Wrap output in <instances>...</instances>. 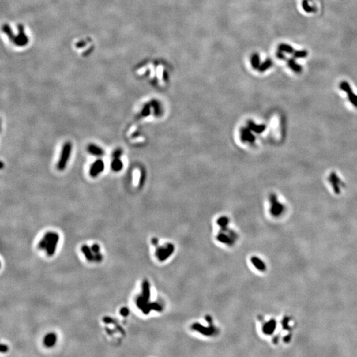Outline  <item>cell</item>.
<instances>
[{
  "mask_svg": "<svg viewBox=\"0 0 357 357\" xmlns=\"http://www.w3.org/2000/svg\"><path fill=\"white\" fill-rule=\"evenodd\" d=\"M141 296L146 302L150 303L149 302V299L151 296L150 285H149V282L146 280H144L142 284V294H141Z\"/></svg>",
  "mask_w": 357,
  "mask_h": 357,
  "instance_id": "obj_9",
  "label": "cell"
},
{
  "mask_svg": "<svg viewBox=\"0 0 357 357\" xmlns=\"http://www.w3.org/2000/svg\"><path fill=\"white\" fill-rule=\"evenodd\" d=\"M340 87L343 91H344L347 93L348 101L351 103V104L357 107V95L352 92L350 85H348L346 81H343Z\"/></svg>",
  "mask_w": 357,
  "mask_h": 357,
  "instance_id": "obj_8",
  "label": "cell"
},
{
  "mask_svg": "<svg viewBox=\"0 0 357 357\" xmlns=\"http://www.w3.org/2000/svg\"><path fill=\"white\" fill-rule=\"evenodd\" d=\"M81 251L84 253V255H85L87 260L89 261H94V254L92 250H91V247H89L88 246L84 245V246L81 247Z\"/></svg>",
  "mask_w": 357,
  "mask_h": 357,
  "instance_id": "obj_13",
  "label": "cell"
},
{
  "mask_svg": "<svg viewBox=\"0 0 357 357\" xmlns=\"http://www.w3.org/2000/svg\"><path fill=\"white\" fill-rule=\"evenodd\" d=\"M216 224L220 228V230L216 236L218 242L227 246L234 245L237 239V235L234 231L228 228V225L230 224L229 218L226 216L219 218L217 220Z\"/></svg>",
  "mask_w": 357,
  "mask_h": 357,
  "instance_id": "obj_1",
  "label": "cell"
},
{
  "mask_svg": "<svg viewBox=\"0 0 357 357\" xmlns=\"http://www.w3.org/2000/svg\"><path fill=\"white\" fill-rule=\"evenodd\" d=\"M48 237H49V231L47 232L44 235L43 238L40 241V242L39 243V248L40 250H46L47 247V244H48Z\"/></svg>",
  "mask_w": 357,
  "mask_h": 357,
  "instance_id": "obj_15",
  "label": "cell"
},
{
  "mask_svg": "<svg viewBox=\"0 0 357 357\" xmlns=\"http://www.w3.org/2000/svg\"><path fill=\"white\" fill-rule=\"evenodd\" d=\"M330 177H331V178H330L331 183L332 184V185H333V187L336 189V190H339V192L340 191V189H339V188H338V185L341 186V182H339V183H338L337 182L340 181L341 180L339 179V178H338L335 175H333V174Z\"/></svg>",
  "mask_w": 357,
  "mask_h": 357,
  "instance_id": "obj_17",
  "label": "cell"
},
{
  "mask_svg": "<svg viewBox=\"0 0 357 357\" xmlns=\"http://www.w3.org/2000/svg\"><path fill=\"white\" fill-rule=\"evenodd\" d=\"M269 204H271V213L273 216H279L281 214L283 210V205L278 200V198L276 195H271L269 197Z\"/></svg>",
  "mask_w": 357,
  "mask_h": 357,
  "instance_id": "obj_6",
  "label": "cell"
},
{
  "mask_svg": "<svg viewBox=\"0 0 357 357\" xmlns=\"http://www.w3.org/2000/svg\"><path fill=\"white\" fill-rule=\"evenodd\" d=\"M251 263L253 265V266L255 267V268L257 270H259V271H263L264 270H265V268H266L265 267V265L263 263V261L260 259L257 258L255 256L253 257L251 259Z\"/></svg>",
  "mask_w": 357,
  "mask_h": 357,
  "instance_id": "obj_12",
  "label": "cell"
},
{
  "mask_svg": "<svg viewBox=\"0 0 357 357\" xmlns=\"http://www.w3.org/2000/svg\"><path fill=\"white\" fill-rule=\"evenodd\" d=\"M129 313H130L129 310H128V308H126V307H124V308H122L120 310V314L123 317H127L128 315H129Z\"/></svg>",
  "mask_w": 357,
  "mask_h": 357,
  "instance_id": "obj_18",
  "label": "cell"
},
{
  "mask_svg": "<svg viewBox=\"0 0 357 357\" xmlns=\"http://www.w3.org/2000/svg\"><path fill=\"white\" fill-rule=\"evenodd\" d=\"M72 152V144L70 142H66L62 148L60 156L57 163V169L59 171H64L68 165Z\"/></svg>",
  "mask_w": 357,
  "mask_h": 357,
  "instance_id": "obj_2",
  "label": "cell"
},
{
  "mask_svg": "<svg viewBox=\"0 0 357 357\" xmlns=\"http://www.w3.org/2000/svg\"><path fill=\"white\" fill-rule=\"evenodd\" d=\"M152 109V103L151 104L144 105L142 107V111H141V115H142L143 117H148V116H149L151 114Z\"/></svg>",
  "mask_w": 357,
  "mask_h": 357,
  "instance_id": "obj_16",
  "label": "cell"
},
{
  "mask_svg": "<svg viewBox=\"0 0 357 357\" xmlns=\"http://www.w3.org/2000/svg\"><path fill=\"white\" fill-rule=\"evenodd\" d=\"M156 247V256L160 261L167 260L173 254L174 250H175L174 246L171 243H166L161 246H159L157 244Z\"/></svg>",
  "mask_w": 357,
  "mask_h": 357,
  "instance_id": "obj_3",
  "label": "cell"
},
{
  "mask_svg": "<svg viewBox=\"0 0 357 357\" xmlns=\"http://www.w3.org/2000/svg\"><path fill=\"white\" fill-rule=\"evenodd\" d=\"M103 322L107 323V324H110V323H115V322L114 319L111 318L110 317H108V316L105 317L104 318H103Z\"/></svg>",
  "mask_w": 357,
  "mask_h": 357,
  "instance_id": "obj_22",
  "label": "cell"
},
{
  "mask_svg": "<svg viewBox=\"0 0 357 357\" xmlns=\"http://www.w3.org/2000/svg\"><path fill=\"white\" fill-rule=\"evenodd\" d=\"M192 328L195 331L198 332L202 335H206L207 337L216 334L218 331L217 327L214 326L213 323H212L209 327H205L198 323H194L192 325Z\"/></svg>",
  "mask_w": 357,
  "mask_h": 357,
  "instance_id": "obj_4",
  "label": "cell"
},
{
  "mask_svg": "<svg viewBox=\"0 0 357 357\" xmlns=\"http://www.w3.org/2000/svg\"><path fill=\"white\" fill-rule=\"evenodd\" d=\"M105 163L102 160L98 159L91 165L89 169V175L91 177H96L104 171Z\"/></svg>",
  "mask_w": 357,
  "mask_h": 357,
  "instance_id": "obj_7",
  "label": "cell"
},
{
  "mask_svg": "<svg viewBox=\"0 0 357 357\" xmlns=\"http://www.w3.org/2000/svg\"><path fill=\"white\" fill-rule=\"evenodd\" d=\"M111 167L113 171L119 172L123 169L124 165L120 158H114L111 164Z\"/></svg>",
  "mask_w": 357,
  "mask_h": 357,
  "instance_id": "obj_14",
  "label": "cell"
},
{
  "mask_svg": "<svg viewBox=\"0 0 357 357\" xmlns=\"http://www.w3.org/2000/svg\"><path fill=\"white\" fill-rule=\"evenodd\" d=\"M87 150L90 154L97 157L103 156L105 154L104 149L94 144H89L88 146L87 147Z\"/></svg>",
  "mask_w": 357,
  "mask_h": 357,
  "instance_id": "obj_10",
  "label": "cell"
},
{
  "mask_svg": "<svg viewBox=\"0 0 357 357\" xmlns=\"http://www.w3.org/2000/svg\"><path fill=\"white\" fill-rule=\"evenodd\" d=\"M103 260V255L101 253L99 252L98 253H96V254H94V261L95 262H101Z\"/></svg>",
  "mask_w": 357,
  "mask_h": 357,
  "instance_id": "obj_21",
  "label": "cell"
},
{
  "mask_svg": "<svg viewBox=\"0 0 357 357\" xmlns=\"http://www.w3.org/2000/svg\"><path fill=\"white\" fill-rule=\"evenodd\" d=\"M8 349H9V348H8L7 345H6V344H1L0 351H1V352H2V353H3V352H6L8 351Z\"/></svg>",
  "mask_w": 357,
  "mask_h": 357,
  "instance_id": "obj_23",
  "label": "cell"
},
{
  "mask_svg": "<svg viewBox=\"0 0 357 357\" xmlns=\"http://www.w3.org/2000/svg\"><path fill=\"white\" fill-rule=\"evenodd\" d=\"M59 235L56 232L49 231V237L47 249H46V251H47V254L48 256H52L54 255L57 244L59 242Z\"/></svg>",
  "mask_w": 357,
  "mask_h": 357,
  "instance_id": "obj_5",
  "label": "cell"
},
{
  "mask_svg": "<svg viewBox=\"0 0 357 357\" xmlns=\"http://www.w3.org/2000/svg\"><path fill=\"white\" fill-rule=\"evenodd\" d=\"M56 341V335L54 333H49L44 338V344L47 347L51 348L55 345Z\"/></svg>",
  "mask_w": 357,
  "mask_h": 357,
  "instance_id": "obj_11",
  "label": "cell"
},
{
  "mask_svg": "<svg viewBox=\"0 0 357 357\" xmlns=\"http://www.w3.org/2000/svg\"><path fill=\"white\" fill-rule=\"evenodd\" d=\"M122 155V150L121 149H117L113 153V158H120Z\"/></svg>",
  "mask_w": 357,
  "mask_h": 357,
  "instance_id": "obj_19",
  "label": "cell"
},
{
  "mask_svg": "<svg viewBox=\"0 0 357 357\" xmlns=\"http://www.w3.org/2000/svg\"><path fill=\"white\" fill-rule=\"evenodd\" d=\"M91 250H92L93 254H96V253H98L100 252V247H99V246L97 243H94L92 245V246L91 247Z\"/></svg>",
  "mask_w": 357,
  "mask_h": 357,
  "instance_id": "obj_20",
  "label": "cell"
}]
</instances>
